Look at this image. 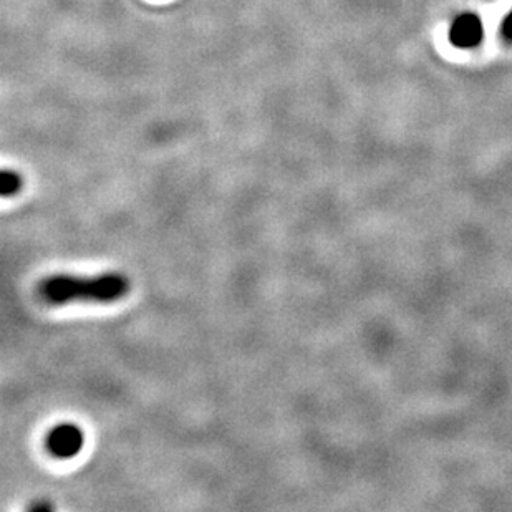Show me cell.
Returning a JSON list of instances; mask_svg holds the SVG:
<instances>
[{"label":"cell","mask_w":512,"mask_h":512,"mask_svg":"<svg viewBox=\"0 0 512 512\" xmlns=\"http://www.w3.org/2000/svg\"><path fill=\"white\" fill-rule=\"evenodd\" d=\"M130 292V281L120 272H105L95 277L57 274L39 282L37 294L45 305L60 307L72 302L113 304Z\"/></svg>","instance_id":"obj_1"},{"label":"cell","mask_w":512,"mask_h":512,"mask_svg":"<svg viewBox=\"0 0 512 512\" xmlns=\"http://www.w3.org/2000/svg\"><path fill=\"white\" fill-rule=\"evenodd\" d=\"M448 39L451 45H455L456 49L471 50L481 45L484 39L483 20L473 12L461 14L453 20Z\"/></svg>","instance_id":"obj_2"},{"label":"cell","mask_w":512,"mask_h":512,"mask_svg":"<svg viewBox=\"0 0 512 512\" xmlns=\"http://www.w3.org/2000/svg\"><path fill=\"white\" fill-rule=\"evenodd\" d=\"M50 455L58 459L77 456L83 448V431L75 425H58L45 440Z\"/></svg>","instance_id":"obj_3"},{"label":"cell","mask_w":512,"mask_h":512,"mask_svg":"<svg viewBox=\"0 0 512 512\" xmlns=\"http://www.w3.org/2000/svg\"><path fill=\"white\" fill-rule=\"evenodd\" d=\"M20 188H22V178H20L19 173H15V171L12 170L2 171V184H0V193H2L4 198L15 196V194L19 193Z\"/></svg>","instance_id":"obj_4"},{"label":"cell","mask_w":512,"mask_h":512,"mask_svg":"<svg viewBox=\"0 0 512 512\" xmlns=\"http://www.w3.org/2000/svg\"><path fill=\"white\" fill-rule=\"evenodd\" d=\"M501 37L508 44H512V9L509 10L508 15L503 19V24H501Z\"/></svg>","instance_id":"obj_5"}]
</instances>
